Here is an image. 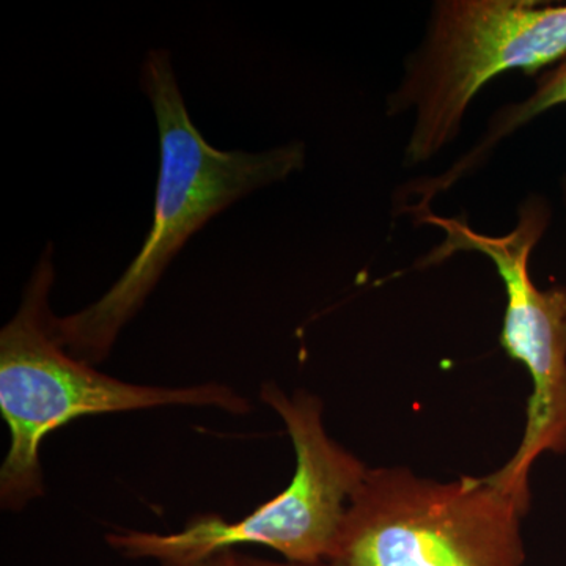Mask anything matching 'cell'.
I'll use <instances>...</instances> for the list:
<instances>
[{
    "label": "cell",
    "mask_w": 566,
    "mask_h": 566,
    "mask_svg": "<svg viewBox=\"0 0 566 566\" xmlns=\"http://www.w3.org/2000/svg\"><path fill=\"white\" fill-rule=\"evenodd\" d=\"M528 506L490 475L453 482L408 468L368 469L327 566H524Z\"/></svg>",
    "instance_id": "cell-4"
},
{
    "label": "cell",
    "mask_w": 566,
    "mask_h": 566,
    "mask_svg": "<svg viewBox=\"0 0 566 566\" xmlns=\"http://www.w3.org/2000/svg\"><path fill=\"white\" fill-rule=\"evenodd\" d=\"M560 106H566V55L556 65L536 76L534 92L526 99L505 104L495 109L488 122L485 133L476 140L474 147L469 148L453 161L452 166L447 167L444 172L406 182L398 189L397 199L408 207L411 216L430 211L439 196L482 169L502 142L535 118Z\"/></svg>",
    "instance_id": "cell-7"
},
{
    "label": "cell",
    "mask_w": 566,
    "mask_h": 566,
    "mask_svg": "<svg viewBox=\"0 0 566 566\" xmlns=\"http://www.w3.org/2000/svg\"><path fill=\"white\" fill-rule=\"evenodd\" d=\"M191 566H240V562H238L237 551L232 549L214 554V556L205 558V560L199 562V564H193Z\"/></svg>",
    "instance_id": "cell-8"
},
{
    "label": "cell",
    "mask_w": 566,
    "mask_h": 566,
    "mask_svg": "<svg viewBox=\"0 0 566 566\" xmlns=\"http://www.w3.org/2000/svg\"><path fill=\"white\" fill-rule=\"evenodd\" d=\"M553 210L545 197L527 196L517 208L516 226L505 234L476 232L465 218H447L433 210L412 221L444 233V240L422 256L419 270L475 252L494 264L504 282L506 307L501 345L526 367L532 390L526 428L516 452L490 474L495 485L528 506V475L543 453L566 450V285L542 290L532 281L531 255L549 227Z\"/></svg>",
    "instance_id": "cell-6"
},
{
    "label": "cell",
    "mask_w": 566,
    "mask_h": 566,
    "mask_svg": "<svg viewBox=\"0 0 566 566\" xmlns=\"http://www.w3.org/2000/svg\"><path fill=\"white\" fill-rule=\"evenodd\" d=\"M562 196H564V203H565V210H566V175H565L564 181H562Z\"/></svg>",
    "instance_id": "cell-10"
},
{
    "label": "cell",
    "mask_w": 566,
    "mask_h": 566,
    "mask_svg": "<svg viewBox=\"0 0 566 566\" xmlns=\"http://www.w3.org/2000/svg\"><path fill=\"white\" fill-rule=\"evenodd\" d=\"M54 281L50 244L25 285L20 308L0 333V412L10 431L9 453L0 469L3 510L21 512L44 494L41 444L80 417L161 406H202L233 416L251 412L248 398L226 385H133L74 357L55 331L57 316L50 304Z\"/></svg>",
    "instance_id": "cell-2"
},
{
    "label": "cell",
    "mask_w": 566,
    "mask_h": 566,
    "mask_svg": "<svg viewBox=\"0 0 566 566\" xmlns=\"http://www.w3.org/2000/svg\"><path fill=\"white\" fill-rule=\"evenodd\" d=\"M260 398L285 423L296 453V471L281 494L234 523L203 515L169 535L111 532L107 545L125 557L153 558L163 566H191L240 545L271 547L290 564H326L368 468L327 434L323 401L315 395H290L268 382Z\"/></svg>",
    "instance_id": "cell-5"
},
{
    "label": "cell",
    "mask_w": 566,
    "mask_h": 566,
    "mask_svg": "<svg viewBox=\"0 0 566 566\" xmlns=\"http://www.w3.org/2000/svg\"><path fill=\"white\" fill-rule=\"evenodd\" d=\"M566 55V3L438 0L423 39L406 57L387 117L412 115L403 164L433 161L460 136L465 114L501 74L539 76Z\"/></svg>",
    "instance_id": "cell-3"
},
{
    "label": "cell",
    "mask_w": 566,
    "mask_h": 566,
    "mask_svg": "<svg viewBox=\"0 0 566 566\" xmlns=\"http://www.w3.org/2000/svg\"><path fill=\"white\" fill-rule=\"evenodd\" d=\"M238 562H240V566H327L326 564L300 565L290 564V562L264 560V558L243 556V554H238Z\"/></svg>",
    "instance_id": "cell-9"
},
{
    "label": "cell",
    "mask_w": 566,
    "mask_h": 566,
    "mask_svg": "<svg viewBox=\"0 0 566 566\" xmlns=\"http://www.w3.org/2000/svg\"><path fill=\"white\" fill-rule=\"evenodd\" d=\"M140 82L155 112L161 148L150 232L104 296L76 314L55 318L66 352L92 365L109 356L123 327L193 233L237 200L300 172L307 158L303 142L260 153L223 151L208 144L189 115L167 50L148 52Z\"/></svg>",
    "instance_id": "cell-1"
}]
</instances>
